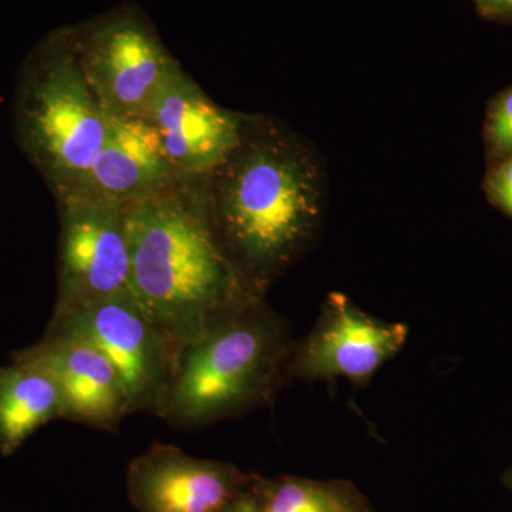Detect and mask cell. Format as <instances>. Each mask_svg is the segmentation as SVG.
Listing matches in <instances>:
<instances>
[{
  "label": "cell",
  "mask_w": 512,
  "mask_h": 512,
  "mask_svg": "<svg viewBox=\"0 0 512 512\" xmlns=\"http://www.w3.org/2000/svg\"><path fill=\"white\" fill-rule=\"evenodd\" d=\"M18 357L43 367L55 380L63 419L116 431L131 413L116 369L99 349L79 336L49 330L43 342Z\"/></svg>",
  "instance_id": "8fae6325"
},
{
  "label": "cell",
  "mask_w": 512,
  "mask_h": 512,
  "mask_svg": "<svg viewBox=\"0 0 512 512\" xmlns=\"http://www.w3.org/2000/svg\"><path fill=\"white\" fill-rule=\"evenodd\" d=\"M130 292L175 353L211 326L265 301L222 244L207 177L126 204Z\"/></svg>",
  "instance_id": "6da1fadb"
},
{
  "label": "cell",
  "mask_w": 512,
  "mask_h": 512,
  "mask_svg": "<svg viewBox=\"0 0 512 512\" xmlns=\"http://www.w3.org/2000/svg\"><path fill=\"white\" fill-rule=\"evenodd\" d=\"M127 490L138 512H221L251 491L254 478L224 461L154 444L131 461Z\"/></svg>",
  "instance_id": "9c48e42d"
},
{
  "label": "cell",
  "mask_w": 512,
  "mask_h": 512,
  "mask_svg": "<svg viewBox=\"0 0 512 512\" xmlns=\"http://www.w3.org/2000/svg\"><path fill=\"white\" fill-rule=\"evenodd\" d=\"M50 330L72 333L99 349L116 369L131 413L158 417L173 353L131 292L116 293L53 319Z\"/></svg>",
  "instance_id": "52a82bcc"
},
{
  "label": "cell",
  "mask_w": 512,
  "mask_h": 512,
  "mask_svg": "<svg viewBox=\"0 0 512 512\" xmlns=\"http://www.w3.org/2000/svg\"><path fill=\"white\" fill-rule=\"evenodd\" d=\"M476 2H477V5H478V8H480V6H483L484 3L488 2V0H476Z\"/></svg>",
  "instance_id": "ffe728a7"
},
{
  "label": "cell",
  "mask_w": 512,
  "mask_h": 512,
  "mask_svg": "<svg viewBox=\"0 0 512 512\" xmlns=\"http://www.w3.org/2000/svg\"><path fill=\"white\" fill-rule=\"evenodd\" d=\"M20 133L56 197L80 190L106 138L109 116L84 79L73 37L60 40L23 86Z\"/></svg>",
  "instance_id": "277c9868"
},
{
  "label": "cell",
  "mask_w": 512,
  "mask_h": 512,
  "mask_svg": "<svg viewBox=\"0 0 512 512\" xmlns=\"http://www.w3.org/2000/svg\"><path fill=\"white\" fill-rule=\"evenodd\" d=\"M184 178L165 153L150 117H109L103 146L80 190L128 204Z\"/></svg>",
  "instance_id": "7c38bea8"
},
{
  "label": "cell",
  "mask_w": 512,
  "mask_h": 512,
  "mask_svg": "<svg viewBox=\"0 0 512 512\" xmlns=\"http://www.w3.org/2000/svg\"><path fill=\"white\" fill-rule=\"evenodd\" d=\"M63 419L55 380L43 367L20 359L0 369V451L15 453L39 427Z\"/></svg>",
  "instance_id": "4fadbf2b"
},
{
  "label": "cell",
  "mask_w": 512,
  "mask_h": 512,
  "mask_svg": "<svg viewBox=\"0 0 512 512\" xmlns=\"http://www.w3.org/2000/svg\"><path fill=\"white\" fill-rule=\"evenodd\" d=\"M487 190L491 200L512 217V156L491 173Z\"/></svg>",
  "instance_id": "2e32d148"
},
{
  "label": "cell",
  "mask_w": 512,
  "mask_h": 512,
  "mask_svg": "<svg viewBox=\"0 0 512 512\" xmlns=\"http://www.w3.org/2000/svg\"><path fill=\"white\" fill-rule=\"evenodd\" d=\"M293 345L265 301L221 320L175 353L158 417L201 429L268 406L289 380Z\"/></svg>",
  "instance_id": "3957f363"
},
{
  "label": "cell",
  "mask_w": 512,
  "mask_h": 512,
  "mask_svg": "<svg viewBox=\"0 0 512 512\" xmlns=\"http://www.w3.org/2000/svg\"><path fill=\"white\" fill-rule=\"evenodd\" d=\"M409 328L357 308L342 292L329 293L315 325L293 345L289 379L322 382L339 377L363 389L406 345Z\"/></svg>",
  "instance_id": "ba28073f"
},
{
  "label": "cell",
  "mask_w": 512,
  "mask_h": 512,
  "mask_svg": "<svg viewBox=\"0 0 512 512\" xmlns=\"http://www.w3.org/2000/svg\"><path fill=\"white\" fill-rule=\"evenodd\" d=\"M503 484L508 490L512 491V466L505 471L503 476Z\"/></svg>",
  "instance_id": "d6986e66"
},
{
  "label": "cell",
  "mask_w": 512,
  "mask_h": 512,
  "mask_svg": "<svg viewBox=\"0 0 512 512\" xmlns=\"http://www.w3.org/2000/svg\"><path fill=\"white\" fill-rule=\"evenodd\" d=\"M244 117L218 106L181 67L150 111L165 153L185 178L210 177L227 160L241 138Z\"/></svg>",
  "instance_id": "30bf717a"
},
{
  "label": "cell",
  "mask_w": 512,
  "mask_h": 512,
  "mask_svg": "<svg viewBox=\"0 0 512 512\" xmlns=\"http://www.w3.org/2000/svg\"><path fill=\"white\" fill-rule=\"evenodd\" d=\"M256 512H372L352 487L299 477L252 484Z\"/></svg>",
  "instance_id": "5bb4252c"
},
{
  "label": "cell",
  "mask_w": 512,
  "mask_h": 512,
  "mask_svg": "<svg viewBox=\"0 0 512 512\" xmlns=\"http://www.w3.org/2000/svg\"><path fill=\"white\" fill-rule=\"evenodd\" d=\"M478 9L488 18L512 19V0H488Z\"/></svg>",
  "instance_id": "e0dca14e"
},
{
  "label": "cell",
  "mask_w": 512,
  "mask_h": 512,
  "mask_svg": "<svg viewBox=\"0 0 512 512\" xmlns=\"http://www.w3.org/2000/svg\"><path fill=\"white\" fill-rule=\"evenodd\" d=\"M73 43L84 79L109 117H150L161 87L181 67L134 16L101 20Z\"/></svg>",
  "instance_id": "8992f818"
},
{
  "label": "cell",
  "mask_w": 512,
  "mask_h": 512,
  "mask_svg": "<svg viewBox=\"0 0 512 512\" xmlns=\"http://www.w3.org/2000/svg\"><path fill=\"white\" fill-rule=\"evenodd\" d=\"M221 512H256V505L254 497H252V491H249L247 495L239 498L238 501H235L234 504L229 505V507L225 508V510H222Z\"/></svg>",
  "instance_id": "ac0fdd59"
},
{
  "label": "cell",
  "mask_w": 512,
  "mask_h": 512,
  "mask_svg": "<svg viewBox=\"0 0 512 512\" xmlns=\"http://www.w3.org/2000/svg\"><path fill=\"white\" fill-rule=\"evenodd\" d=\"M487 138L501 156H512V89L495 101L488 114Z\"/></svg>",
  "instance_id": "9a60e30c"
},
{
  "label": "cell",
  "mask_w": 512,
  "mask_h": 512,
  "mask_svg": "<svg viewBox=\"0 0 512 512\" xmlns=\"http://www.w3.org/2000/svg\"><path fill=\"white\" fill-rule=\"evenodd\" d=\"M325 185L316 151L259 116L244 117L237 147L207 177L222 244L262 296L318 239Z\"/></svg>",
  "instance_id": "7a4b0ae2"
},
{
  "label": "cell",
  "mask_w": 512,
  "mask_h": 512,
  "mask_svg": "<svg viewBox=\"0 0 512 512\" xmlns=\"http://www.w3.org/2000/svg\"><path fill=\"white\" fill-rule=\"evenodd\" d=\"M62 208L55 318L116 293L130 292L126 204L90 191L57 197Z\"/></svg>",
  "instance_id": "5b68a950"
}]
</instances>
